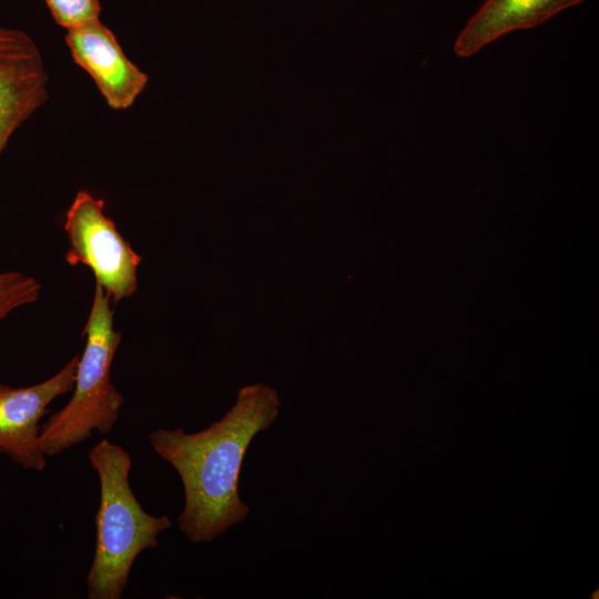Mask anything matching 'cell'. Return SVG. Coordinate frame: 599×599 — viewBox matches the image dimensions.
Returning a JSON list of instances; mask_svg holds the SVG:
<instances>
[{
  "label": "cell",
  "instance_id": "6da1fadb",
  "mask_svg": "<svg viewBox=\"0 0 599 599\" xmlns=\"http://www.w3.org/2000/svg\"><path fill=\"white\" fill-rule=\"evenodd\" d=\"M277 392L264 384L238 389L234 405L206 428L186 433L158 428L149 435L153 450L179 474L184 506L177 516L183 535L210 542L251 512L240 496V474L253 438L280 414Z\"/></svg>",
  "mask_w": 599,
  "mask_h": 599
},
{
  "label": "cell",
  "instance_id": "277c9868",
  "mask_svg": "<svg viewBox=\"0 0 599 599\" xmlns=\"http://www.w3.org/2000/svg\"><path fill=\"white\" fill-rule=\"evenodd\" d=\"M105 202L80 190L65 212L63 230L71 266H87L112 303L132 296L138 288L141 256L118 231L104 211Z\"/></svg>",
  "mask_w": 599,
  "mask_h": 599
},
{
  "label": "cell",
  "instance_id": "ba28073f",
  "mask_svg": "<svg viewBox=\"0 0 599 599\" xmlns=\"http://www.w3.org/2000/svg\"><path fill=\"white\" fill-rule=\"evenodd\" d=\"M585 0H485L459 32L453 50L474 55L493 41L521 29L535 28Z\"/></svg>",
  "mask_w": 599,
  "mask_h": 599
},
{
  "label": "cell",
  "instance_id": "9c48e42d",
  "mask_svg": "<svg viewBox=\"0 0 599 599\" xmlns=\"http://www.w3.org/2000/svg\"><path fill=\"white\" fill-rule=\"evenodd\" d=\"M41 292V283L30 274L0 272V323L16 311L37 303Z\"/></svg>",
  "mask_w": 599,
  "mask_h": 599
},
{
  "label": "cell",
  "instance_id": "30bf717a",
  "mask_svg": "<svg viewBox=\"0 0 599 599\" xmlns=\"http://www.w3.org/2000/svg\"><path fill=\"white\" fill-rule=\"evenodd\" d=\"M55 22L67 30L99 19V0H45Z\"/></svg>",
  "mask_w": 599,
  "mask_h": 599
},
{
  "label": "cell",
  "instance_id": "52a82bcc",
  "mask_svg": "<svg viewBox=\"0 0 599 599\" xmlns=\"http://www.w3.org/2000/svg\"><path fill=\"white\" fill-rule=\"evenodd\" d=\"M73 61L95 82L108 105L130 108L148 84V75L123 52L113 32L99 19L67 30Z\"/></svg>",
  "mask_w": 599,
  "mask_h": 599
},
{
  "label": "cell",
  "instance_id": "8992f818",
  "mask_svg": "<svg viewBox=\"0 0 599 599\" xmlns=\"http://www.w3.org/2000/svg\"><path fill=\"white\" fill-rule=\"evenodd\" d=\"M40 49L22 30L0 26V155L13 133L49 98Z\"/></svg>",
  "mask_w": 599,
  "mask_h": 599
},
{
  "label": "cell",
  "instance_id": "3957f363",
  "mask_svg": "<svg viewBox=\"0 0 599 599\" xmlns=\"http://www.w3.org/2000/svg\"><path fill=\"white\" fill-rule=\"evenodd\" d=\"M111 303L95 285L72 396L40 426V445L47 457L81 444L94 430L106 435L119 419L124 398L113 384L111 372L122 335L114 328Z\"/></svg>",
  "mask_w": 599,
  "mask_h": 599
},
{
  "label": "cell",
  "instance_id": "5b68a950",
  "mask_svg": "<svg viewBox=\"0 0 599 599\" xmlns=\"http://www.w3.org/2000/svg\"><path fill=\"white\" fill-rule=\"evenodd\" d=\"M79 356L73 355L57 373L34 385L0 384V454L26 470L45 468L40 422L54 399L72 392Z\"/></svg>",
  "mask_w": 599,
  "mask_h": 599
},
{
  "label": "cell",
  "instance_id": "7a4b0ae2",
  "mask_svg": "<svg viewBox=\"0 0 599 599\" xmlns=\"http://www.w3.org/2000/svg\"><path fill=\"white\" fill-rule=\"evenodd\" d=\"M88 458L100 484L88 598L120 599L139 555L155 548L172 521L143 509L130 485L131 455L121 445L103 438L90 448Z\"/></svg>",
  "mask_w": 599,
  "mask_h": 599
}]
</instances>
